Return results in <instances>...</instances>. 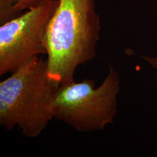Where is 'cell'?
<instances>
[{
    "label": "cell",
    "instance_id": "cell-1",
    "mask_svg": "<svg viewBox=\"0 0 157 157\" xmlns=\"http://www.w3.org/2000/svg\"><path fill=\"white\" fill-rule=\"evenodd\" d=\"M100 29L95 0H58L45 34L48 74L55 84L73 82L78 65L95 58Z\"/></svg>",
    "mask_w": 157,
    "mask_h": 157
},
{
    "label": "cell",
    "instance_id": "cell-2",
    "mask_svg": "<svg viewBox=\"0 0 157 157\" xmlns=\"http://www.w3.org/2000/svg\"><path fill=\"white\" fill-rule=\"evenodd\" d=\"M58 88L49 77L47 59L34 57L0 83L1 126L11 130L17 125L25 136H39L54 118Z\"/></svg>",
    "mask_w": 157,
    "mask_h": 157
},
{
    "label": "cell",
    "instance_id": "cell-3",
    "mask_svg": "<svg viewBox=\"0 0 157 157\" xmlns=\"http://www.w3.org/2000/svg\"><path fill=\"white\" fill-rule=\"evenodd\" d=\"M120 90V76L112 65L97 88L94 81L87 78L61 86L52 104L53 118L80 132L104 130L117 116Z\"/></svg>",
    "mask_w": 157,
    "mask_h": 157
},
{
    "label": "cell",
    "instance_id": "cell-4",
    "mask_svg": "<svg viewBox=\"0 0 157 157\" xmlns=\"http://www.w3.org/2000/svg\"><path fill=\"white\" fill-rule=\"evenodd\" d=\"M58 4V0H43L1 25V76L14 72L36 56L47 54V29Z\"/></svg>",
    "mask_w": 157,
    "mask_h": 157
},
{
    "label": "cell",
    "instance_id": "cell-5",
    "mask_svg": "<svg viewBox=\"0 0 157 157\" xmlns=\"http://www.w3.org/2000/svg\"><path fill=\"white\" fill-rule=\"evenodd\" d=\"M15 5L19 12L24 10H29L40 4L43 0H11Z\"/></svg>",
    "mask_w": 157,
    "mask_h": 157
},
{
    "label": "cell",
    "instance_id": "cell-6",
    "mask_svg": "<svg viewBox=\"0 0 157 157\" xmlns=\"http://www.w3.org/2000/svg\"><path fill=\"white\" fill-rule=\"evenodd\" d=\"M142 58L146 61L150 67L153 69L154 71V78L157 87V57H150V56H143Z\"/></svg>",
    "mask_w": 157,
    "mask_h": 157
}]
</instances>
